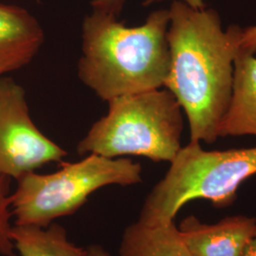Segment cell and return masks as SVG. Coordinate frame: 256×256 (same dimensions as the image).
<instances>
[{"mask_svg": "<svg viewBox=\"0 0 256 256\" xmlns=\"http://www.w3.org/2000/svg\"><path fill=\"white\" fill-rule=\"evenodd\" d=\"M169 14L170 66L164 88L187 116L190 142L214 144L232 97L242 28L223 30L216 10L194 9L182 0L173 1Z\"/></svg>", "mask_w": 256, "mask_h": 256, "instance_id": "cell-1", "label": "cell"}, {"mask_svg": "<svg viewBox=\"0 0 256 256\" xmlns=\"http://www.w3.org/2000/svg\"><path fill=\"white\" fill-rule=\"evenodd\" d=\"M126 0H92L82 25L78 76L99 98H115L164 86L170 52L169 10L151 12L129 27L120 20Z\"/></svg>", "mask_w": 256, "mask_h": 256, "instance_id": "cell-2", "label": "cell"}, {"mask_svg": "<svg viewBox=\"0 0 256 256\" xmlns=\"http://www.w3.org/2000/svg\"><path fill=\"white\" fill-rule=\"evenodd\" d=\"M108 104V113L79 142V155L140 156L156 162L174 160L182 148L183 110L167 88L122 96Z\"/></svg>", "mask_w": 256, "mask_h": 256, "instance_id": "cell-3", "label": "cell"}, {"mask_svg": "<svg viewBox=\"0 0 256 256\" xmlns=\"http://www.w3.org/2000/svg\"><path fill=\"white\" fill-rule=\"evenodd\" d=\"M170 164L164 178L147 196L140 223L174 222L180 210L194 200H208L218 207L232 204L241 184L256 176V146L206 151L200 142H190Z\"/></svg>", "mask_w": 256, "mask_h": 256, "instance_id": "cell-4", "label": "cell"}, {"mask_svg": "<svg viewBox=\"0 0 256 256\" xmlns=\"http://www.w3.org/2000/svg\"><path fill=\"white\" fill-rule=\"evenodd\" d=\"M142 171L130 158L90 154L80 162H64L52 174L28 173L16 180L10 196L14 225L46 228L56 218L77 212L102 187L142 182Z\"/></svg>", "mask_w": 256, "mask_h": 256, "instance_id": "cell-5", "label": "cell"}, {"mask_svg": "<svg viewBox=\"0 0 256 256\" xmlns=\"http://www.w3.org/2000/svg\"><path fill=\"white\" fill-rule=\"evenodd\" d=\"M66 155L32 122L24 88L7 76L0 78V174L18 180Z\"/></svg>", "mask_w": 256, "mask_h": 256, "instance_id": "cell-6", "label": "cell"}, {"mask_svg": "<svg viewBox=\"0 0 256 256\" xmlns=\"http://www.w3.org/2000/svg\"><path fill=\"white\" fill-rule=\"evenodd\" d=\"M256 228V220L230 216L205 224L196 216L183 220L178 227L184 244L194 256H241Z\"/></svg>", "mask_w": 256, "mask_h": 256, "instance_id": "cell-7", "label": "cell"}, {"mask_svg": "<svg viewBox=\"0 0 256 256\" xmlns=\"http://www.w3.org/2000/svg\"><path fill=\"white\" fill-rule=\"evenodd\" d=\"M44 37L43 28L28 10L0 3V78L30 64Z\"/></svg>", "mask_w": 256, "mask_h": 256, "instance_id": "cell-8", "label": "cell"}, {"mask_svg": "<svg viewBox=\"0 0 256 256\" xmlns=\"http://www.w3.org/2000/svg\"><path fill=\"white\" fill-rule=\"evenodd\" d=\"M256 52L240 46L234 59L232 97L218 129L220 137L256 136Z\"/></svg>", "mask_w": 256, "mask_h": 256, "instance_id": "cell-9", "label": "cell"}, {"mask_svg": "<svg viewBox=\"0 0 256 256\" xmlns=\"http://www.w3.org/2000/svg\"><path fill=\"white\" fill-rule=\"evenodd\" d=\"M120 256H194L186 247L174 222L146 225L137 221L122 234Z\"/></svg>", "mask_w": 256, "mask_h": 256, "instance_id": "cell-10", "label": "cell"}, {"mask_svg": "<svg viewBox=\"0 0 256 256\" xmlns=\"http://www.w3.org/2000/svg\"><path fill=\"white\" fill-rule=\"evenodd\" d=\"M10 236L21 256H86V248L70 242L66 230L56 223L46 228L14 225Z\"/></svg>", "mask_w": 256, "mask_h": 256, "instance_id": "cell-11", "label": "cell"}, {"mask_svg": "<svg viewBox=\"0 0 256 256\" xmlns=\"http://www.w3.org/2000/svg\"><path fill=\"white\" fill-rule=\"evenodd\" d=\"M10 180L0 174V256H16V248L10 236V218L12 216L10 200Z\"/></svg>", "mask_w": 256, "mask_h": 256, "instance_id": "cell-12", "label": "cell"}, {"mask_svg": "<svg viewBox=\"0 0 256 256\" xmlns=\"http://www.w3.org/2000/svg\"><path fill=\"white\" fill-rule=\"evenodd\" d=\"M240 46L256 52V26L242 28Z\"/></svg>", "mask_w": 256, "mask_h": 256, "instance_id": "cell-13", "label": "cell"}, {"mask_svg": "<svg viewBox=\"0 0 256 256\" xmlns=\"http://www.w3.org/2000/svg\"><path fill=\"white\" fill-rule=\"evenodd\" d=\"M241 256H256V228Z\"/></svg>", "mask_w": 256, "mask_h": 256, "instance_id": "cell-14", "label": "cell"}, {"mask_svg": "<svg viewBox=\"0 0 256 256\" xmlns=\"http://www.w3.org/2000/svg\"><path fill=\"white\" fill-rule=\"evenodd\" d=\"M160 1H164V0H146L144 5H151L153 3H156V2H160ZM183 2H185L186 4H188L189 6H191L192 8L194 9H204L206 6H205V3H204V0H182Z\"/></svg>", "mask_w": 256, "mask_h": 256, "instance_id": "cell-15", "label": "cell"}, {"mask_svg": "<svg viewBox=\"0 0 256 256\" xmlns=\"http://www.w3.org/2000/svg\"><path fill=\"white\" fill-rule=\"evenodd\" d=\"M86 256H111L100 245H90L86 248Z\"/></svg>", "mask_w": 256, "mask_h": 256, "instance_id": "cell-16", "label": "cell"}]
</instances>
